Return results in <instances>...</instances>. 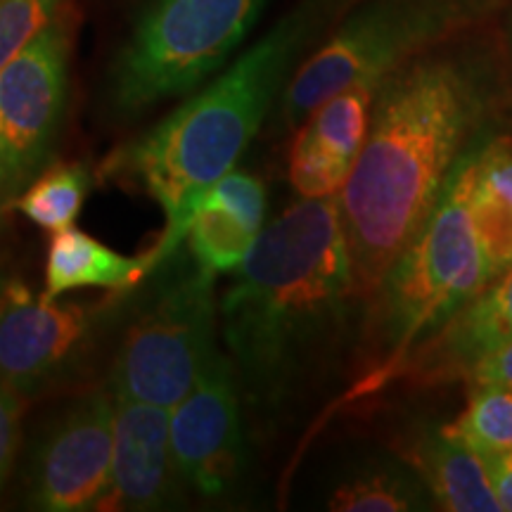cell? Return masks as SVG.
<instances>
[{"instance_id":"6da1fadb","label":"cell","mask_w":512,"mask_h":512,"mask_svg":"<svg viewBox=\"0 0 512 512\" xmlns=\"http://www.w3.org/2000/svg\"><path fill=\"white\" fill-rule=\"evenodd\" d=\"M477 31L415 57L377 86L366 143L337 195L363 302L508 102L501 48Z\"/></svg>"},{"instance_id":"7a4b0ae2","label":"cell","mask_w":512,"mask_h":512,"mask_svg":"<svg viewBox=\"0 0 512 512\" xmlns=\"http://www.w3.org/2000/svg\"><path fill=\"white\" fill-rule=\"evenodd\" d=\"M358 302L337 197L292 204L261 230L219 304L223 344L256 413H280L325 375Z\"/></svg>"},{"instance_id":"3957f363","label":"cell","mask_w":512,"mask_h":512,"mask_svg":"<svg viewBox=\"0 0 512 512\" xmlns=\"http://www.w3.org/2000/svg\"><path fill=\"white\" fill-rule=\"evenodd\" d=\"M356 3L299 0L219 79L110 157L107 171L138 183L166 214L162 240L152 247L159 266L183 245L192 211L247 150L278 95L297 74V64L332 34Z\"/></svg>"},{"instance_id":"277c9868","label":"cell","mask_w":512,"mask_h":512,"mask_svg":"<svg viewBox=\"0 0 512 512\" xmlns=\"http://www.w3.org/2000/svg\"><path fill=\"white\" fill-rule=\"evenodd\" d=\"M475 147L460 159L430 219L368 297L366 368L342 403L394 384L413 351L491 283L467 207Z\"/></svg>"},{"instance_id":"5b68a950","label":"cell","mask_w":512,"mask_h":512,"mask_svg":"<svg viewBox=\"0 0 512 512\" xmlns=\"http://www.w3.org/2000/svg\"><path fill=\"white\" fill-rule=\"evenodd\" d=\"M508 0H358L302 62L280 102V126L299 128L332 95L380 83L403 64L486 27Z\"/></svg>"},{"instance_id":"8992f818","label":"cell","mask_w":512,"mask_h":512,"mask_svg":"<svg viewBox=\"0 0 512 512\" xmlns=\"http://www.w3.org/2000/svg\"><path fill=\"white\" fill-rule=\"evenodd\" d=\"M268 0H145L110 72V102L138 114L219 72Z\"/></svg>"},{"instance_id":"52a82bcc","label":"cell","mask_w":512,"mask_h":512,"mask_svg":"<svg viewBox=\"0 0 512 512\" xmlns=\"http://www.w3.org/2000/svg\"><path fill=\"white\" fill-rule=\"evenodd\" d=\"M216 351L214 278L192 261L128 325L114 358L112 396L174 408Z\"/></svg>"},{"instance_id":"ba28073f","label":"cell","mask_w":512,"mask_h":512,"mask_svg":"<svg viewBox=\"0 0 512 512\" xmlns=\"http://www.w3.org/2000/svg\"><path fill=\"white\" fill-rule=\"evenodd\" d=\"M110 304L43 302L19 280L0 287V382L24 399L67 375Z\"/></svg>"},{"instance_id":"9c48e42d","label":"cell","mask_w":512,"mask_h":512,"mask_svg":"<svg viewBox=\"0 0 512 512\" xmlns=\"http://www.w3.org/2000/svg\"><path fill=\"white\" fill-rule=\"evenodd\" d=\"M69 15H57L0 69V143L24 181L41 169L67 100Z\"/></svg>"},{"instance_id":"30bf717a","label":"cell","mask_w":512,"mask_h":512,"mask_svg":"<svg viewBox=\"0 0 512 512\" xmlns=\"http://www.w3.org/2000/svg\"><path fill=\"white\" fill-rule=\"evenodd\" d=\"M114 456V403L105 392L81 396L38 444L29 501L38 510H98Z\"/></svg>"},{"instance_id":"8fae6325","label":"cell","mask_w":512,"mask_h":512,"mask_svg":"<svg viewBox=\"0 0 512 512\" xmlns=\"http://www.w3.org/2000/svg\"><path fill=\"white\" fill-rule=\"evenodd\" d=\"M240 394L228 354L216 351L188 396L171 408L178 475L204 496L233 489L245 465Z\"/></svg>"},{"instance_id":"7c38bea8","label":"cell","mask_w":512,"mask_h":512,"mask_svg":"<svg viewBox=\"0 0 512 512\" xmlns=\"http://www.w3.org/2000/svg\"><path fill=\"white\" fill-rule=\"evenodd\" d=\"M114 399V456L98 510H159L176 491L171 408L126 396Z\"/></svg>"},{"instance_id":"4fadbf2b","label":"cell","mask_w":512,"mask_h":512,"mask_svg":"<svg viewBox=\"0 0 512 512\" xmlns=\"http://www.w3.org/2000/svg\"><path fill=\"white\" fill-rule=\"evenodd\" d=\"M512 342V266L413 351L399 380L420 387L465 380L479 358Z\"/></svg>"},{"instance_id":"5bb4252c","label":"cell","mask_w":512,"mask_h":512,"mask_svg":"<svg viewBox=\"0 0 512 512\" xmlns=\"http://www.w3.org/2000/svg\"><path fill=\"white\" fill-rule=\"evenodd\" d=\"M266 219V188L247 171L230 169L192 211L185 242L197 268L211 278L238 273Z\"/></svg>"},{"instance_id":"9a60e30c","label":"cell","mask_w":512,"mask_h":512,"mask_svg":"<svg viewBox=\"0 0 512 512\" xmlns=\"http://www.w3.org/2000/svg\"><path fill=\"white\" fill-rule=\"evenodd\" d=\"M396 444L399 458L422 479L437 510L501 512L486 460L446 425H413Z\"/></svg>"},{"instance_id":"2e32d148","label":"cell","mask_w":512,"mask_h":512,"mask_svg":"<svg viewBox=\"0 0 512 512\" xmlns=\"http://www.w3.org/2000/svg\"><path fill=\"white\" fill-rule=\"evenodd\" d=\"M467 207L491 280L512 266V138L491 131L475 147Z\"/></svg>"},{"instance_id":"e0dca14e","label":"cell","mask_w":512,"mask_h":512,"mask_svg":"<svg viewBox=\"0 0 512 512\" xmlns=\"http://www.w3.org/2000/svg\"><path fill=\"white\" fill-rule=\"evenodd\" d=\"M157 268L155 254L126 256L102 245L93 235L69 226L57 230L48 247L46 259V287L43 302H57L62 294L102 287V290H128L147 273Z\"/></svg>"},{"instance_id":"ac0fdd59","label":"cell","mask_w":512,"mask_h":512,"mask_svg":"<svg viewBox=\"0 0 512 512\" xmlns=\"http://www.w3.org/2000/svg\"><path fill=\"white\" fill-rule=\"evenodd\" d=\"M328 508L337 512H413L434 508V501L413 467L396 458L351 472L332 489Z\"/></svg>"},{"instance_id":"d6986e66","label":"cell","mask_w":512,"mask_h":512,"mask_svg":"<svg viewBox=\"0 0 512 512\" xmlns=\"http://www.w3.org/2000/svg\"><path fill=\"white\" fill-rule=\"evenodd\" d=\"M380 83H354L318 105L299 128L313 140L328 147L337 157L354 164L363 143H366L373 102Z\"/></svg>"},{"instance_id":"ffe728a7","label":"cell","mask_w":512,"mask_h":512,"mask_svg":"<svg viewBox=\"0 0 512 512\" xmlns=\"http://www.w3.org/2000/svg\"><path fill=\"white\" fill-rule=\"evenodd\" d=\"M91 183V171L83 164H53L19 192L15 207L38 228L57 233L74 226Z\"/></svg>"},{"instance_id":"44dd1931","label":"cell","mask_w":512,"mask_h":512,"mask_svg":"<svg viewBox=\"0 0 512 512\" xmlns=\"http://www.w3.org/2000/svg\"><path fill=\"white\" fill-rule=\"evenodd\" d=\"M446 430L482 458L512 451V387L510 384H467L463 411Z\"/></svg>"},{"instance_id":"7402d4cb","label":"cell","mask_w":512,"mask_h":512,"mask_svg":"<svg viewBox=\"0 0 512 512\" xmlns=\"http://www.w3.org/2000/svg\"><path fill=\"white\" fill-rule=\"evenodd\" d=\"M351 169L354 164L313 140L304 128H297V138L290 150V183L302 200L337 197Z\"/></svg>"},{"instance_id":"603a6c76","label":"cell","mask_w":512,"mask_h":512,"mask_svg":"<svg viewBox=\"0 0 512 512\" xmlns=\"http://www.w3.org/2000/svg\"><path fill=\"white\" fill-rule=\"evenodd\" d=\"M64 0H0V69L57 17Z\"/></svg>"},{"instance_id":"cb8c5ba5","label":"cell","mask_w":512,"mask_h":512,"mask_svg":"<svg viewBox=\"0 0 512 512\" xmlns=\"http://www.w3.org/2000/svg\"><path fill=\"white\" fill-rule=\"evenodd\" d=\"M24 396L0 382V491L15 465L19 441H22Z\"/></svg>"},{"instance_id":"d4e9b609","label":"cell","mask_w":512,"mask_h":512,"mask_svg":"<svg viewBox=\"0 0 512 512\" xmlns=\"http://www.w3.org/2000/svg\"><path fill=\"white\" fill-rule=\"evenodd\" d=\"M465 384H482V382H494V384H510L512 387V342L503 344L479 358L475 366L470 368V373L463 380Z\"/></svg>"},{"instance_id":"484cf974","label":"cell","mask_w":512,"mask_h":512,"mask_svg":"<svg viewBox=\"0 0 512 512\" xmlns=\"http://www.w3.org/2000/svg\"><path fill=\"white\" fill-rule=\"evenodd\" d=\"M501 512H512V451L484 458Z\"/></svg>"},{"instance_id":"4316f807","label":"cell","mask_w":512,"mask_h":512,"mask_svg":"<svg viewBox=\"0 0 512 512\" xmlns=\"http://www.w3.org/2000/svg\"><path fill=\"white\" fill-rule=\"evenodd\" d=\"M24 185H27V181L19 174L17 164L12 162L8 150L0 143V219H3L10 204L17 200L19 190H22Z\"/></svg>"},{"instance_id":"83f0119b","label":"cell","mask_w":512,"mask_h":512,"mask_svg":"<svg viewBox=\"0 0 512 512\" xmlns=\"http://www.w3.org/2000/svg\"><path fill=\"white\" fill-rule=\"evenodd\" d=\"M503 48H505V57H508V67H512V0H508V5H505Z\"/></svg>"}]
</instances>
